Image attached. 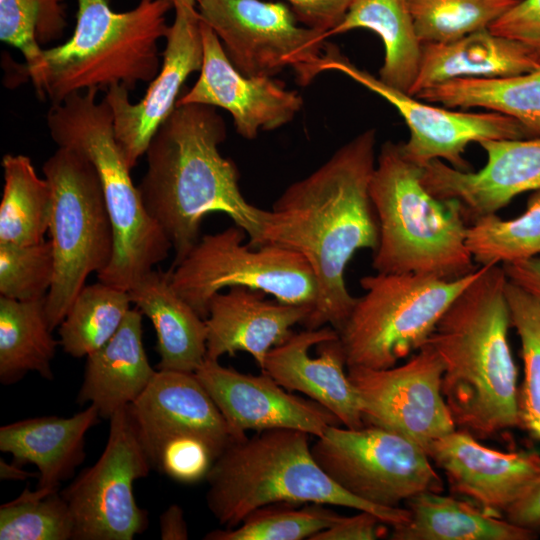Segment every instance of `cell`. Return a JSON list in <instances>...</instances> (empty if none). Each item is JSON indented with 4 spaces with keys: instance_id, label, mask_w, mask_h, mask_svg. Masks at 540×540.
Wrapping results in <instances>:
<instances>
[{
    "instance_id": "obj_1",
    "label": "cell",
    "mask_w": 540,
    "mask_h": 540,
    "mask_svg": "<svg viewBox=\"0 0 540 540\" xmlns=\"http://www.w3.org/2000/svg\"><path fill=\"white\" fill-rule=\"evenodd\" d=\"M376 141L374 128L359 133L290 184L270 210L266 244L303 255L316 278L318 297L303 323L307 329H342L357 301L346 287V266L358 250L378 247L379 224L369 190Z\"/></svg>"
},
{
    "instance_id": "obj_2",
    "label": "cell",
    "mask_w": 540,
    "mask_h": 540,
    "mask_svg": "<svg viewBox=\"0 0 540 540\" xmlns=\"http://www.w3.org/2000/svg\"><path fill=\"white\" fill-rule=\"evenodd\" d=\"M226 132L215 107L180 104L148 145L147 169L137 187L146 211L175 252L171 267L199 241L202 221L213 212L241 227L251 247L266 244L270 211L242 195L237 165L219 151Z\"/></svg>"
},
{
    "instance_id": "obj_3",
    "label": "cell",
    "mask_w": 540,
    "mask_h": 540,
    "mask_svg": "<svg viewBox=\"0 0 540 540\" xmlns=\"http://www.w3.org/2000/svg\"><path fill=\"white\" fill-rule=\"evenodd\" d=\"M507 280L502 265L480 266L427 340L444 364L441 390L454 422L476 438L520 427Z\"/></svg>"
},
{
    "instance_id": "obj_4",
    "label": "cell",
    "mask_w": 540,
    "mask_h": 540,
    "mask_svg": "<svg viewBox=\"0 0 540 540\" xmlns=\"http://www.w3.org/2000/svg\"><path fill=\"white\" fill-rule=\"evenodd\" d=\"M76 25L61 45L43 49L38 64L24 70L38 98L51 105L69 95L114 86L133 90L151 82L161 67L159 41L169 29L171 0H139L124 12L109 0H76Z\"/></svg>"
},
{
    "instance_id": "obj_5",
    "label": "cell",
    "mask_w": 540,
    "mask_h": 540,
    "mask_svg": "<svg viewBox=\"0 0 540 540\" xmlns=\"http://www.w3.org/2000/svg\"><path fill=\"white\" fill-rule=\"evenodd\" d=\"M309 436L297 429L272 428L232 441L205 478L207 506L219 524L236 527L257 509L279 503L368 511L391 527L410 519L406 507L375 506L338 486L314 460Z\"/></svg>"
},
{
    "instance_id": "obj_6",
    "label": "cell",
    "mask_w": 540,
    "mask_h": 540,
    "mask_svg": "<svg viewBox=\"0 0 540 540\" xmlns=\"http://www.w3.org/2000/svg\"><path fill=\"white\" fill-rule=\"evenodd\" d=\"M423 167L403 142L386 141L376 158L370 197L379 224L372 266L454 280L476 270L466 243L467 219L456 199H439L422 183Z\"/></svg>"
},
{
    "instance_id": "obj_7",
    "label": "cell",
    "mask_w": 540,
    "mask_h": 540,
    "mask_svg": "<svg viewBox=\"0 0 540 540\" xmlns=\"http://www.w3.org/2000/svg\"><path fill=\"white\" fill-rule=\"evenodd\" d=\"M98 92H76L51 105L46 121L58 147L79 152L96 169L114 232L112 260L97 278L128 291L168 257L172 245L144 207L115 138L112 110L104 98L97 101Z\"/></svg>"
},
{
    "instance_id": "obj_8",
    "label": "cell",
    "mask_w": 540,
    "mask_h": 540,
    "mask_svg": "<svg viewBox=\"0 0 540 540\" xmlns=\"http://www.w3.org/2000/svg\"><path fill=\"white\" fill-rule=\"evenodd\" d=\"M479 272L480 266L454 280L416 273L363 276L365 294L338 332L347 367L390 368L416 352Z\"/></svg>"
},
{
    "instance_id": "obj_9",
    "label": "cell",
    "mask_w": 540,
    "mask_h": 540,
    "mask_svg": "<svg viewBox=\"0 0 540 540\" xmlns=\"http://www.w3.org/2000/svg\"><path fill=\"white\" fill-rule=\"evenodd\" d=\"M51 189L49 235L55 273L45 310L58 328L90 274H99L114 253V232L93 164L79 152L58 147L42 166Z\"/></svg>"
},
{
    "instance_id": "obj_10",
    "label": "cell",
    "mask_w": 540,
    "mask_h": 540,
    "mask_svg": "<svg viewBox=\"0 0 540 540\" xmlns=\"http://www.w3.org/2000/svg\"><path fill=\"white\" fill-rule=\"evenodd\" d=\"M246 232L237 225L205 234L174 267L175 291L206 319L210 300L225 288L247 287L286 304L314 306L318 286L300 253L276 244L257 248L243 244ZM313 311V310H312Z\"/></svg>"
},
{
    "instance_id": "obj_11",
    "label": "cell",
    "mask_w": 540,
    "mask_h": 540,
    "mask_svg": "<svg viewBox=\"0 0 540 540\" xmlns=\"http://www.w3.org/2000/svg\"><path fill=\"white\" fill-rule=\"evenodd\" d=\"M311 452L338 486L375 506L398 508L418 493L443 491L442 478L426 451L378 426H329L316 437Z\"/></svg>"
},
{
    "instance_id": "obj_12",
    "label": "cell",
    "mask_w": 540,
    "mask_h": 540,
    "mask_svg": "<svg viewBox=\"0 0 540 540\" xmlns=\"http://www.w3.org/2000/svg\"><path fill=\"white\" fill-rule=\"evenodd\" d=\"M196 9L241 74L272 77L290 67L303 86L318 76L317 66L327 46L325 33L299 26L286 4L198 0Z\"/></svg>"
},
{
    "instance_id": "obj_13",
    "label": "cell",
    "mask_w": 540,
    "mask_h": 540,
    "mask_svg": "<svg viewBox=\"0 0 540 540\" xmlns=\"http://www.w3.org/2000/svg\"><path fill=\"white\" fill-rule=\"evenodd\" d=\"M153 468L130 407L109 419L105 448L91 467L60 491L74 521L72 540H132L148 526L134 483Z\"/></svg>"
},
{
    "instance_id": "obj_14",
    "label": "cell",
    "mask_w": 540,
    "mask_h": 540,
    "mask_svg": "<svg viewBox=\"0 0 540 540\" xmlns=\"http://www.w3.org/2000/svg\"><path fill=\"white\" fill-rule=\"evenodd\" d=\"M317 71L318 74L340 72L390 103L410 132L409 140L403 142L404 151L422 167L439 159L458 170L470 171V165L464 158L470 143L530 137L524 127L509 116L492 111L466 112L436 106L388 86L357 67L333 45L326 46Z\"/></svg>"
},
{
    "instance_id": "obj_15",
    "label": "cell",
    "mask_w": 540,
    "mask_h": 540,
    "mask_svg": "<svg viewBox=\"0 0 540 540\" xmlns=\"http://www.w3.org/2000/svg\"><path fill=\"white\" fill-rule=\"evenodd\" d=\"M443 372L442 359L427 342L400 366L347 367L365 424L398 433L426 453L434 441L456 430L441 390Z\"/></svg>"
},
{
    "instance_id": "obj_16",
    "label": "cell",
    "mask_w": 540,
    "mask_h": 540,
    "mask_svg": "<svg viewBox=\"0 0 540 540\" xmlns=\"http://www.w3.org/2000/svg\"><path fill=\"white\" fill-rule=\"evenodd\" d=\"M165 39L160 70L139 102L131 103L129 90L122 86L105 92L104 99L113 113L115 138L131 169L175 109L186 79L201 69L203 43L197 9L176 8Z\"/></svg>"
},
{
    "instance_id": "obj_17",
    "label": "cell",
    "mask_w": 540,
    "mask_h": 540,
    "mask_svg": "<svg viewBox=\"0 0 540 540\" xmlns=\"http://www.w3.org/2000/svg\"><path fill=\"white\" fill-rule=\"evenodd\" d=\"M201 34L203 61L199 77L190 89H183L176 105L203 104L224 109L232 116L235 131L247 140L294 119L303 106L297 91L272 77L241 74L228 59L217 35L202 21Z\"/></svg>"
},
{
    "instance_id": "obj_18",
    "label": "cell",
    "mask_w": 540,
    "mask_h": 540,
    "mask_svg": "<svg viewBox=\"0 0 540 540\" xmlns=\"http://www.w3.org/2000/svg\"><path fill=\"white\" fill-rule=\"evenodd\" d=\"M195 376L208 392L236 440L246 431L290 428L321 436L338 418L318 402L287 391L270 375L239 372L206 359Z\"/></svg>"
},
{
    "instance_id": "obj_19",
    "label": "cell",
    "mask_w": 540,
    "mask_h": 540,
    "mask_svg": "<svg viewBox=\"0 0 540 540\" xmlns=\"http://www.w3.org/2000/svg\"><path fill=\"white\" fill-rule=\"evenodd\" d=\"M478 144L487 157L478 171L458 170L439 159L422 171L426 189L439 199L458 200L471 223L496 214L522 193L540 190V136Z\"/></svg>"
},
{
    "instance_id": "obj_20",
    "label": "cell",
    "mask_w": 540,
    "mask_h": 540,
    "mask_svg": "<svg viewBox=\"0 0 540 540\" xmlns=\"http://www.w3.org/2000/svg\"><path fill=\"white\" fill-rule=\"evenodd\" d=\"M345 366L339 333L326 325L292 332L268 352L261 371L287 391L301 392L324 406L342 426L359 429L366 425L361 401Z\"/></svg>"
},
{
    "instance_id": "obj_21",
    "label": "cell",
    "mask_w": 540,
    "mask_h": 540,
    "mask_svg": "<svg viewBox=\"0 0 540 540\" xmlns=\"http://www.w3.org/2000/svg\"><path fill=\"white\" fill-rule=\"evenodd\" d=\"M427 454L444 472L454 493L497 516L540 477L539 452L494 450L466 430L437 439Z\"/></svg>"
},
{
    "instance_id": "obj_22",
    "label": "cell",
    "mask_w": 540,
    "mask_h": 540,
    "mask_svg": "<svg viewBox=\"0 0 540 540\" xmlns=\"http://www.w3.org/2000/svg\"><path fill=\"white\" fill-rule=\"evenodd\" d=\"M129 407L150 460L164 443L177 438L203 441L216 458L236 440L195 373L157 369Z\"/></svg>"
},
{
    "instance_id": "obj_23",
    "label": "cell",
    "mask_w": 540,
    "mask_h": 540,
    "mask_svg": "<svg viewBox=\"0 0 540 540\" xmlns=\"http://www.w3.org/2000/svg\"><path fill=\"white\" fill-rule=\"evenodd\" d=\"M228 289L209 303L206 359L243 351L262 370L268 352L292 334L294 325L303 324L313 307L267 300L264 292L247 287Z\"/></svg>"
},
{
    "instance_id": "obj_24",
    "label": "cell",
    "mask_w": 540,
    "mask_h": 540,
    "mask_svg": "<svg viewBox=\"0 0 540 540\" xmlns=\"http://www.w3.org/2000/svg\"><path fill=\"white\" fill-rule=\"evenodd\" d=\"M99 418L90 404L70 417L49 415L9 423L0 428V450L20 465L37 467V488L56 491L84 461L85 436Z\"/></svg>"
},
{
    "instance_id": "obj_25",
    "label": "cell",
    "mask_w": 540,
    "mask_h": 540,
    "mask_svg": "<svg viewBox=\"0 0 540 540\" xmlns=\"http://www.w3.org/2000/svg\"><path fill=\"white\" fill-rule=\"evenodd\" d=\"M142 316L130 309L116 333L86 357L76 401L94 405L103 419L137 400L157 371L144 349Z\"/></svg>"
},
{
    "instance_id": "obj_26",
    "label": "cell",
    "mask_w": 540,
    "mask_h": 540,
    "mask_svg": "<svg viewBox=\"0 0 540 540\" xmlns=\"http://www.w3.org/2000/svg\"><path fill=\"white\" fill-rule=\"evenodd\" d=\"M540 60L522 43L482 29L446 43L422 44L409 95L455 79L498 78L533 71Z\"/></svg>"
},
{
    "instance_id": "obj_27",
    "label": "cell",
    "mask_w": 540,
    "mask_h": 540,
    "mask_svg": "<svg viewBox=\"0 0 540 540\" xmlns=\"http://www.w3.org/2000/svg\"><path fill=\"white\" fill-rule=\"evenodd\" d=\"M131 302L156 332L158 370L195 373L207 354L205 319L175 291L171 271L153 269L129 290Z\"/></svg>"
},
{
    "instance_id": "obj_28",
    "label": "cell",
    "mask_w": 540,
    "mask_h": 540,
    "mask_svg": "<svg viewBox=\"0 0 540 540\" xmlns=\"http://www.w3.org/2000/svg\"><path fill=\"white\" fill-rule=\"evenodd\" d=\"M410 519L392 526V540H531L536 532L471 504L425 491L405 503Z\"/></svg>"
},
{
    "instance_id": "obj_29",
    "label": "cell",
    "mask_w": 540,
    "mask_h": 540,
    "mask_svg": "<svg viewBox=\"0 0 540 540\" xmlns=\"http://www.w3.org/2000/svg\"><path fill=\"white\" fill-rule=\"evenodd\" d=\"M354 29L376 33L384 45V61L378 78L407 94L416 80L422 43L407 0H352L342 21L326 38Z\"/></svg>"
},
{
    "instance_id": "obj_30",
    "label": "cell",
    "mask_w": 540,
    "mask_h": 540,
    "mask_svg": "<svg viewBox=\"0 0 540 540\" xmlns=\"http://www.w3.org/2000/svg\"><path fill=\"white\" fill-rule=\"evenodd\" d=\"M415 97L450 109L497 112L518 121L530 137L540 136V67L506 77L455 79Z\"/></svg>"
},
{
    "instance_id": "obj_31",
    "label": "cell",
    "mask_w": 540,
    "mask_h": 540,
    "mask_svg": "<svg viewBox=\"0 0 540 540\" xmlns=\"http://www.w3.org/2000/svg\"><path fill=\"white\" fill-rule=\"evenodd\" d=\"M46 297L19 301L0 296V382L12 385L28 372L52 380V361L60 345L45 310Z\"/></svg>"
},
{
    "instance_id": "obj_32",
    "label": "cell",
    "mask_w": 540,
    "mask_h": 540,
    "mask_svg": "<svg viewBox=\"0 0 540 540\" xmlns=\"http://www.w3.org/2000/svg\"><path fill=\"white\" fill-rule=\"evenodd\" d=\"M0 243L29 245L44 241L49 229L51 189L30 159L22 154L2 157Z\"/></svg>"
},
{
    "instance_id": "obj_33",
    "label": "cell",
    "mask_w": 540,
    "mask_h": 540,
    "mask_svg": "<svg viewBox=\"0 0 540 540\" xmlns=\"http://www.w3.org/2000/svg\"><path fill=\"white\" fill-rule=\"evenodd\" d=\"M129 292L101 281L85 285L58 326L63 351L87 357L119 329L131 309Z\"/></svg>"
},
{
    "instance_id": "obj_34",
    "label": "cell",
    "mask_w": 540,
    "mask_h": 540,
    "mask_svg": "<svg viewBox=\"0 0 540 540\" xmlns=\"http://www.w3.org/2000/svg\"><path fill=\"white\" fill-rule=\"evenodd\" d=\"M467 247L479 266L509 263L540 254V190L527 201L526 210L505 220L487 215L468 226Z\"/></svg>"
},
{
    "instance_id": "obj_35",
    "label": "cell",
    "mask_w": 540,
    "mask_h": 540,
    "mask_svg": "<svg viewBox=\"0 0 540 540\" xmlns=\"http://www.w3.org/2000/svg\"><path fill=\"white\" fill-rule=\"evenodd\" d=\"M508 279V278H507ZM511 326L521 343L523 381L518 389L520 427L540 442V297L507 280Z\"/></svg>"
},
{
    "instance_id": "obj_36",
    "label": "cell",
    "mask_w": 540,
    "mask_h": 540,
    "mask_svg": "<svg viewBox=\"0 0 540 540\" xmlns=\"http://www.w3.org/2000/svg\"><path fill=\"white\" fill-rule=\"evenodd\" d=\"M417 36L424 43H446L488 28L518 1L407 0Z\"/></svg>"
},
{
    "instance_id": "obj_37",
    "label": "cell",
    "mask_w": 540,
    "mask_h": 540,
    "mask_svg": "<svg viewBox=\"0 0 540 540\" xmlns=\"http://www.w3.org/2000/svg\"><path fill=\"white\" fill-rule=\"evenodd\" d=\"M74 521L59 490L28 488L0 507L1 540H70Z\"/></svg>"
},
{
    "instance_id": "obj_38",
    "label": "cell",
    "mask_w": 540,
    "mask_h": 540,
    "mask_svg": "<svg viewBox=\"0 0 540 540\" xmlns=\"http://www.w3.org/2000/svg\"><path fill=\"white\" fill-rule=\"evenodd\" d=\"M342 516L323 504L302 508L279 503L264 506L248 515L238 526L209 532L205 540H302L327 529Z\"/></svg>"
},
{
    "instance_id": "obj_39",
    "label": "cell",
    "mask_w": 540,
    "mask_h": 540,
    "mask_svg": "<svg viewBox=\"0 0 540 540\" xmlns=\"http://www.w3.org/2000/svg\"><path fill=\"white\" fill-rule=\"evenodd\" d=\"M66 26L64 0H0V39L20 50L24 70L38 64L41 46L59 39Z\"/></svg>"
},
{
    "instance_id": "obj_40",
    "label": "cell",
    "mask_w": 540,
    "mask_h": 540,
    "mask_svg": "<svg viewBox=\"0 0 540 540\" xmlns=\"http://www.w3.org/2000/svg\"><path fill=\"white\" fill-rule=\"evenodd\" d=\"M54 273L50 240L29 245L0 243V296L19 301L45 298Z\"/></svg>"
},
{
    "instance_id": "obj_41",
    "label": "cell",
    "mask_w": 540,
    "mask_h": 540,
    "mask_svg": "<svg viewBox=\"0 0 540 540\" xmlns=\"http://www.w3.org/2000/svg\"><path fill=\"white\" fill-rule=\"evenodd\" d=\"M215 459L206 443L192 437L170 440L151 456L153 468L181 483L204 480Z\"/></svg>"
},
{
    "instance_id": "obj_42",
    "label": "cell",
    "mask_w": 540,
    "mask_h": 540,
    "mask_svg": "<svg viewBox=\"0 0 540 540\" xmlns=\"http://www.w3.org/2000/svg\"><path fill=\"white\" fill-rule=\"evenodd\" d=\"M488 29L522 43L540 60V0H519Z\"/></svg>"
},
{
    "instance_id": "obj_43",
    "label": "cell",
    "mask_w": 540,
    "mask_h": 540,
    "mask_svg": "<svg viewBox=\"0 0 540 540\" xmlns=\"http://www.w3.org/2000/svg\"><path fill=\"white\" fill-rule=\"evenodd\" d=\"M386 524L368 511L342 516L336 523L313 535L309 540H375L387 535Z\"/></svg>"
},
{
    "instance_id": "obj_44",
    "label": "cell",
    "mask_w": 540,
    "mask_h": 540,
    "mask_svg": "<svg viewBox=\"0 0 540 540\" xmlns=\"http://www.w3.org/2000/svg\"><path fill=\"white\" fill-rule=\"evenodd\" d=\"M304 26L328 33L344 18L352 0H287Z\"/></svg>"
},
{
    "instance_id": "obj_45",
    "label": "cell",
    "mask_w": 540,
    "mask_h": 540,
    "mask_svg": "<svg viewBox=\"0 0 540 540\" xmlns=\"http://www.w3.org/2000/svg\"><path fill=\"white\" fill-rule=\"evenodd\" d=\"M504 514L510 523L534 532L540 530V477Z\"/></svg>"
},
{
    "instance_id": "obj_46",
    "label": "cell",
    "mask_w": 540,
    "mask_h": 540,
    "mask_svg": "<svg viewBox=\"0 0 540 540\" xmlns=\"http://www.w3.org/2000/svg\"><path fill=\"white\" fill-rule=\"evenodd\" d=\"M509 281L540 297V258L532 257L502 264Z\"/></svg>"
},
{
    "instance_id": "obj_47",
    "label": "cell",
    "mask_w": 540,
    "mask_h": 540,
    "mask_svg": "<svg viewBox=\"0 0 540 540\" xmlns=\"http://www.w3.org/2000/svg\"><path fill=\"white\" fill-rule=\"evenodd\" d=\"M160 536L162 540H186L189 537L182 508L170 505L160 516Z\"/></svg>"
},
{
    "instance_id": "obj_48",
    "label": "cell",
    "mask_w": 540,
    "mask_h": 540,
    "mask_svg": "<svg viewBox=\"0 0 540 540\" xmlns=\"http://www.w3.org/2000/svg\"><path fill=\"white\" fill-rule=\"evenodd\" d=\"M33 476H35V474L24 470L23 468H21L20 464L16 462L8 463L3 458H0L1 480L24 481Z\"/></svg>"
},
{
    "instance_id": "obj_49",
    "label": "cell",
    "mask_w": 540,
    "mask_h": 540,
    "mask_svg": "<svg viewBox=\"0 0 540 540\" xmlns=\"http://www.w3.org/2000/svg\"><path fill=\"white\" fill-rule=\"evenodd\" d=\"M174 9L176 8H196L198 0H171Z\"/></svg>"
},
{
    "instance_id": "obj_50",
    "label": "cell",
    "mask_w": 540,
    "mask_h": 540,
    "mask_svg": "<svg viewBox=\"0 0 540 540\" xmlns=\"http://www.w3.org/2000/svg\"><path fill=\"white\" fill-rule=\"evenodd\" d=\"M515 1H519V0H515Z\"/></svg>"
}]
</instances>
